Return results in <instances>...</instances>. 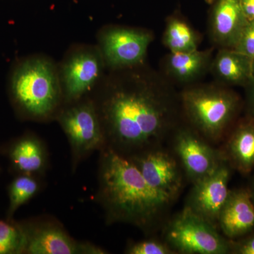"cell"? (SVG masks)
Wrapping results in <instances>:
<instances>
[{
  "label": "cell",
  "mask_w": 254,
  "mask_h": 254,
  "mask_svg": "<svg viewBox=\"0 0 254 254\" xmlns=\"http://www.w3.org/2000/svg\"><path fill=\"white\" fill-rule=\"evenodd\" d=\"M26 236L25 251L31 254H105L99 248L80 244L59 227L46 225L31 232L24 230Z\"/></svg>",
  "instance_id": "7c38bea8"
},
{
  "label": "cell",
  "mask_w": 254,
  "mask_h": 254,
  "mask_svg": "<svg viewBox=\"0 0 254 254\" xmlns=\"http://www.w3.org/2000/svg\"><path fill=\"white\" fill-rule=\"evenodd\" d=\"M171 137L172 151L192 185L211 175L225 161L221 150L213 148L190 126L177 127Z\"/></svg>",
  "instance_id": "9c48e42d"
},
{
  "label": "cell",
  "mask_w": 254,
  "mask_h": 254,
  "mask_svg": "<svg viewBox=\"0 0 254 254\" xmlns=\"http://www.w3.org/2000/svg\"><path fill=\"white\" fill-rule=\"evenodd\" d=\"M58 66L64 105L75 103L95 90L106 70L97 45H73Z\"/></svg>",
  "instance_id": "8992f818"
},
{
  "label": "cell",
  "mask_w": 254,
  "mask_h": 254,
  "mask_svg": "<svg viewBox=\"0 0 254 254\" xmlns=\"http://www.w3.org/2000/svg\"><path fill=\"white\" fill-rule=\"evenodd\" d=\"M212 50L170 53L165 61V69L170 78L179 83H190L210 68Z\"/></svg>",
  "instance_id": "2e32d148"
},
{
  "label": "cell",
  "mask_w": 254,
  "mask_h": 254,
  "mask_svg": "<svg viewBox=\"0 0 254 254\" xmlns=\"http://www.w3.org/2000/svg\"><path fill=\"white\" fill-rule=\"evenodd\" d=\"M240 2L247 19L254 20V0H240Z\"/></svg>",
  "instance_id": "d4e9b609"
},
{
  "label": "cell",
  "mask_w": 254,
  "mask_h": 254,
  "mask_svg": "<svg viewBox=\"0 0 254 254\" xmlns=\"http://www.w3.org/2000/svg\"><path fill=\"white\" fill-rule=\"evenodd\" d=\"M253 76H254V61H253Z\"/></svg>",
  "instance_id": "83f0119b"
},
{
  "label": "cell",
  "mask_w": 254,
  "mask_h": 254,
  "mask_svg": "<svg viewBox=\"0 0 254 254\" xmlns=\"http://www.w3.org/2000/svg\"><path fill=\"white\" fill-rule=\"evenodd\" d=\"M163 43L170 53L193 51L198 49L196 33L180 18L169 20L163 35Z\"/></svg>",
  "instance_id": "d6986e66"
},
{
  "label": "cell",
  "mask_w": 254,
  "mask_h": 254,
  "mask_svg": "<svg viewBox=\"0 0 254 254\" xmlns=\"http://www.w3.org/2000/svg\"><path fill=\"white\" fill-rule=\"evenodd\" d=\"M247 101L249 108L254 118V78H252L250 81L247 83Z\"/></svg>",
  "instance_id": "484cf974"
},
{
  "label": "cell",
  "mask_w": 254,
  "mask_h": 254,
  "mask_svg": "<svg viewBox=\"0 0 254 254\" xmlns=\"http://www.w3.org/2000/svg\"><path fill=\"white\" fill-rule=\"evenodd\" d=\"M38 190V182L29 175L25 174L16 177L9 187V205L8 210L9 216L34 196Z\"/></svg>",
  "instance_id": "ffe728a7"
},
{
  "label": "cell",
  "mask_w": 254,
  "mask_h": 254,
  "mask_svg": "<svg viewBox=\"0 0 254 254\" xmlns=\"http://www.w3.org/2000/svg\"><path fill=\"white\" fill-rule=\"evenodd\" d=\"M154 190L176 200L185 177L178 159L163 145L150 148L128 158Z\"/></svg>",
  "instance_id": "30bf717a"
},
{
  "label": "cell",
  "mask_w": 254,
  "mask_h": 254,
  "mask_svg": "<svg viewBox=\"0 0 254 254\" xmlns=\"http://www.w3.org/2000/svg\"><path fill=\"white\" fill-rule=\"evenodd\" d=\"M141 67L110 71L93 98L105 145L127 158L163 145L179 126L180 98Z\"/></svg>",
  "instance_id": "6da1fadb"
},
{
  "label": "cell",
  "mask_w": 254,
  "mask_h": 254,
  "mask_svg": "<svg viewBox=\"0 0 254 254\" xmlns=\"http://www.w3.org/2000/svg\"><path fill=\"white\" fill-rule=\"evenodd\" d=\"M230 168L243 175L254 169V118L242 122L235 128L221 150Z\"/></svg>",
  "instance_id": "9a60e30c"
},
{
  "label": "cell",
  "mask_w": 254,
  "mask_h": 254,
  "mask_svg": "<svg viewBox=\"0 0 254 254\" xmlns=\"http://www.w3.org/2000/svg\"><path fill=\"white\" fill-rule=\"evenodd\" d=\"M129 254H176L165 242L158 240H145L136 242L128 247L127 251Z\"/></svg>",
  "instance_id": "7402d4cb"
},
{
  "label": "cell",
  "mask_w": 254,
  "mask_h": 254,
  "mask_svg": "<svg viewBox=\"0 0 254 254\" xmlns=\"http://www.w3.org/2000/svg\"><path fill=\"white\" fill-rule=\"evenodd\" d=\"M251 198H252V202L254 205V175L253 179H252V184H251V187L250 190Z\"/></svg>",
  "instance_id": "4316f807"
},
{
  "label": "cell",
  "mask_w": 254,
  "mask_h": 254,
  "mask_svg": "<svg viewBox=\"0 0 254 254\" xmlns=\"http://www.w3.org/2000/svg\"><path fill=\"white\" fill-rule=\"evenodd\" d=\"M153 36L141 28L105 26L97 34V46L109 71L136 67L143 64Z\"/></svg>",
  "instance_id": "52a82bcc"
},
{
  "label": "cell",
  "mask_w": 254,
  "mask_h": 254,
  "mask_svg": "<svg viewBox=\"0 0 254 254\" xmlns=\"http://www.w3.org/2000/svg\"><path fill=\"white\" fill-rule=\"evenodd\" d=\"M218 229L185 206L167 222L164 239L176 254H230V240Z\"/></svg>",
  "instance_id": "5b68a950"
},
{
  "label": "cell",
  "mask_w": 254,
  "mask_h": 254,
  "mask_svg": "<svg viewBox=\"0 0 254 254\" xmlns=\"http://www.w3.org/2000/svg\"><path fill=\"white\" fill-rule=\"evenodd\" d=\"M11 98L28 118L45 120L58 115L63 104L58 64L34 55L16 64L9 80Z\"/></svg>",
  "instance_id": "3957f363"
},
{
  "label": "cell",
  "mask_w": 254,
  "mask_h": 254,
  "mask_svg": "<svg viewBox=\"0 0 254 254\" xmlns=\"http://www.w3.org/2000/svg\"><path fill=\"white\" fill-rule=\"evenodd\" d=\"M248 21L240 0H218L210 16V37L222 48L233 49Z\"/></svg>",
  "instance_id": "5bb4252c"
},
{
  "label": "cell",
  "mask_w": 254,
  "mask_h": 254,
  "mask_svg": "<svg viewBox=\"0 0 254 254\" xmlns=\"http://www.w3.org/2000/svg\"><path fill=\"white\" fill-rule=\"evenodd\" d=\"M26 244L24 230L0 220V254L21 253L25 251Z\"/></svg>",
  "instance_id": "44dd1931"
},
{
  "label": "cell",
  "mask_w": 254,
  "mask_h": 254,
  "mask_svg": "<svg viewBox=\"0 0 254 254\" xmlns=\"http://www.w3.org/2000/svg\"><path fill=\"white\" fill-rule=\"evenodd\" d=\"M103 150L98 196L108 220L153 230L164 221L175 200L150 186L129 159L108 147Z\"/></svg>",
  "instance_id": "7a4b0ae2"
},
{
  "label": "cell",
  "mask_w": 254,
  "mask_h": 254,
  "mask_svg": "<svg viewBox=\"0 0 254 254\" xmlns=\"http://www.w3.org/2000/svg\"><path fill=\"white\" fill-rule=\"evenodd\" d=\"M237 53L254 60V20L246 23L233 49Z\"/></svg>",
  "instance_id": "603a6c76"
},
{
  "label": "cell",
  "mask_w": 254,
  "mask_h": 254,
  "mask_svg": "<svg viewBox=\"0 0 254 254\" xmlns=\"http://www.w3.org/2000/svg\"><path fill=\"white\" fill-rule=\"evenodd\" d=\"M10 157L16 169L26 175L39 171L45 163L43 146L33 137H26L16 142L11 148Z\"/></svg>",
  "instance_id": "ac0fdd59"
},
{
  "label": "cell",
  "mask_w": 254,
  "mask_h": 254,
  "mask_svg": "<svg viewBox=\"0 0 254 254\" xmlns=\"http://www.w3.org/2000/svg\"><path fill=\"white\" fill-rule=\"evenodd\" d=\"M230 174L231 168L224 161L211 175L193 184L185 205L218 228L219 215L230 191Z\"/></svg>",
  "instance_id": "8fae6325"
},
{
  "label": "cell",
  "mask_w": 254,
  "mask_h": 254,
  "mask_svg": "<svg viewBox=\"0 0 254 254\" xmlns=\"http://www.w3.org/2000/svg\"><path fill=\"white\" fill-rule=\"evenodd\" d=\"M73 153L83 156L105 146V138L93 98L85 97L66 105L57 115Z\"/></svg>",
  "instance_id": "ba28073f"
},
{
  "label": "cell",
  "mask_w": 254,
  "mask_h": 254,
  "mask_svg": "<svg viewBox=\"0 0 254 254\" xmlns=\"http://www.w3.org/2000/svg\"><path fill=\"white\" fill-rule=\"evenodd\" d=\"M210 69L222 83L246 86L253 77V60L235 50L222 48L212 61Z\"/></svg>",
  "instance_id": "e0dca14e"
},
{
  "label": "cell",
  "mask_w": 254,
  "mask_h": 254,
  "mask_svg": "<svg viewBox=\"0 0 254 254\" xmlns=\"http://www.w3.org/2000/svg\"><path fill=\"white\" fill-rule=\"evenodd\" d=\"M180 100L190 126L212 142L223 136L240 106L235 93L214 85L188 87Z\"/></svg>",
  "instance_id": "277c9868"
},
{
  "label": "cell",
  "mask_w": 254,
  "mask_h": 254,
  "mask_svg": "<svg viewBox=\"0 0 254 254\" xmlns=\"http://www.w3.org/2000/svg\"><path fill=\"white\" fill-rule=\"evenodd\" d=\"M218 225L229 240L240 238L254 231V205L250 190H230L219 215Z\"/></svg>",
  "instance_id": "4fadbf2b"
},
{
  "label": "cell",
  "mask_w": 254,
  "mask_h": 254,
  "mask_svg": "<svg viewBox=\"0 0 254 254\" xmlns=\"http://www.w3.org/2000/svg\"><path fill=\"white\" fill-rule=\"evenodd\" d=\"M230 254H254V232L235 240H230Z\"/></svg>",
  "instance_id": "cb8c5ba5"
}]
</instances>
